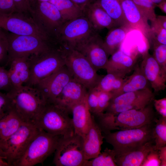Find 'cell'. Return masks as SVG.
Masks as SVG:
<instances>
[{"label": "cell", "mask_w": 166, "mask_h": 166, "mask_svg": "<svg viewBox=\"0 0 166 166\" xmlns=\"http://www.w3.org/2000/svg\"><path fill=\"white\" fill-rule=\"evenodd\" d=\"M153 101L144 107L113 114L104 112L92 115L102 133L138 128L154 122L156 118Z\"/></svg>", "instance_id": "obj_1"}, {"label": "cell", "mask_w": 166, "mask_h": 166, "mask_svg": "<svg viewBox=\"0 0 166 166\" xmlns=\"http://www.w3.org/2000/svg\"><path fill=\"white\" fill-rule=\"evenodd\" d=\"M70 113L56 102L45 103L34 124L38 129L53 135H72L74 132Z\"/></svg>", "instance_id": "obj_2"}, {"label": "cell", "mask_w": 166, "mask_h": 166, "mask_svg": "<svg viewBox=\"0 0 166 166\" xmlns=\"http://www.w3.org/2000/svg\"><path fill=\"white\" fill-rule=\"evenodd\" d=\"M154 124L155 121L138 128L110 132L103 135L106 141L112 146L116 157L118 156L136 149L153 140Z\"/></svg>", "instance_id": "obj_3"}, {"label": "cell", "mask_w": 166, "mask_h": 166, "mask_svg": "<svg viewBox=\"0 0 166 166\" xmlns=\"http://www.w3.org/2000/svg\"><path fill=\"white\" fill-rule=\"evenodd\" d=\"M12 106L23 122L34 124L45 104L36 88L22 85L7 93Z\"/></svg>", "instance_id": "obj_4"}, {"label": "cell", "mask_w": 166, "mask_h": 166, "mask_svg": "<svg viewBox=\"0 0 166 166\" xmlns=\"http://www.w3.org/2000/svg\"><path fill=\"white\" fill-rule=\"evenodd\" d=\"M29 13L39 29L53 42L57 39L65 21L55 6L49 2L29 0Z\"/></svg>", "instance_id": "obj_5"}, {"label": "cell", "mask_w": 166, "mask_h": 166, "mask_svg": "<svg viewBox=\"0 0 166 166\" xmlns=\"http://www.w3.org/2000/svg\"><path fill=\"white\" fill-rule=\"evenodd\" d=\"M30 76L25 85L34 87L41 81L65 65L60 46L29 56Z\"/></svg>", "instance_id": "obj_6"}, {"label": "cell", "mask_w": 166, "mask_h": 166, "mask_svg": "<svg viewBox=\"0 0 166 166\" xmlns=\"http://www.w3.org/2000/svg\"><path fill=\"white\" fill-rule=\"evenodd\" d=\"M61 136L38 129L15 166H33L43 163L54 152Z\"/></svg>", "instance_id": "obj_7"}, {"label": "cell", "mask_w": 166, "mask_h": 166, "mask_svg": "<svg viewBox=\"0 0 166 166\" xmlns=\"http://www.w3.org/2000/svg\"><path fill=\"white\" fill-rule=\"evenodd\" d=\"M65 65L73 78L82 84L88 90L95 87L103 76L99 75L87 59L78 51L61 46Z\"/></svg>", "instance_id": "obj_8"}, {"label": "cell", "mask_w": 166, "mask_h": 166, "mask_svg": "<svg viewBox=\"0 0 166 166\" xmlns=\"http://www.w3.org/2000/svg\"><path fill=\"white\" fill-rule=\"evenodd\" d=\"M98 33L83 15L64 23L60 31L57 42L61 46L77 50Z\"/></svg>", "instance_id": "obj_9"}, {"label": "cell", "mask_w": 166, "mask_h": 166, "mask_svg": "<svg viewBox=\"0 0 166 166\" xmlns=\"http://www.w3.org/2000/svg\"><path fill=\"white\" fill-rule=\"evenodd\" d=\"M53 163L56 166H84L85 160L83 138L74 133L61 136L54 152Z\"/></svg>", "instance_id": "obj_10"}, {"label": "cell", "mask_w": 166, "mask_h": 166, "mask_svg": "<svg viewBox=\"0 0 166 166\" xmlns=\"http://www.w3.org/2000/svg\"><path fill=\"white\" fill-rule=\"evenodd\" d=\"M6 35L8 57L7 65L15 58L30 56L57 46L49 41L35 36L18 35L7 31Z\"/></svg>", "instance_id": "obj_11"}, {"label": "cell", "mask_w": 166, "mask_h": 166, "mask_svg": "<svg viewBox=\"0 0 166 166\" xmlns=\"http://www.w3.org/2000/svg\"><path fill=\"white\" fill-rule=\"evenodd\" d=\"M38 129L31 123L23 122L18 130L0 146L11 166L22 157Z\"/></svg>", "instance_id": "obj_12"}, {"label": "cell", "mask_w": 166, "mask_h": 166, "mask_svg": "<svg viewBox=\"0 0 166 166\" xmlns=\"http://www.w3.org/2000/svg\"><path fill=\"white\" fill-rule=\"evenodd\" d=\"M0 28L14 34L35 36L54 43L39 29L29 13L15 11L0 14Z\"/></svg>", "instance_id": "obj_13"}, {"label": "cell", "mask_w": 166, "mask_h": 166, "mask_svg": "<svg viewBox=\"0 0 166 166\" xmlns=\"http://www.w3.org/2000/svg\"><path fill=\"white\" fill-rule=\"evenodd\" d=\"M155 93L149 88L113 97L104 112L115 114L132 109L143 108L152 102Z\"/></svg>", "instance_id": "obj_14"}, {"label": "cell", "mask_w": 166, "mask_h": 166, "mask_svg": "<svg viewBox=\"0 0 166 166\" xmlns=\"http://www.w3.org/2000/svg\"><path fill=\"white\" fill-rule=\"evenodd\" d=\"M73 78L65 65L41 81L34 87L38 90L45 103H54L65 86Z\"/></svg>", "instance_id": "obj_15"}, {"label": "cell", "mask_w": 166, "mask_h": 166, "mask_svg": "<svg viewBox=\"0 0 166 166\" xmlns=\"http://www.w3.org/2000/svg\"><path fill=\"white\" fill-rule=\"evenodd\" d=\"M140 68L149 82L154 93L164 90L166 88V72L152 55L146 50L142 54Z\"/></svg>", "instance_id": "obj_16"}, {"label": "cell", "mask_w": 166, "mask_h": 166, "mask_svg": "<svg viewBox=\"0 0 166 166\" xmlns=\"http://www.w3.org/2000/svg\"><path fill=\"white\" fill-rule=\"evenodd\" d=\"M103 40L99 33L94 35L77 50L82 54L97 71L105 69L108 55L103 46Z\"/></svg>", "instance_id": "obj_17"}, {"label": "cell", "mask_w": 166, "mask_h": 166, "mask_svg": "<svg viewBox=\"0 0 166 166\" xmlns=\"http://www.w3.org/2000/svg\"><path fill=\"white\" fill-rule=\"evenodd\" d=\"M128 26L132 30L140 31L148 40L150 27L132 0H119Z\"/></svg>", "instance_id": "obj_18"}, {"label": "cell", "mask_w": 166, "mask_h": 166, "mask_svg": "<svg viewBox=\"0 0 166 166\" xmlns=\"http://www.w3.org/2000/svg\"><path fill=\"white\" fill-rule=\"evenodd\" d=\"M88 90L82 84L73 78L65 86L55 102L71 113V107L86 97Z\"/></svg>", "instance_id": "obj_19"}, {"label": "cell", "mask_w": 166, "mask_h": 166, "mask_svg": "<svg viewBox=\"0 0 166 166\" xmlns=\"http://www.w3.org/2000/svg\"><path fill=\"white\" fill-rule=\"evenodd\" d=\"M74 133L83 138L92 122V116L87 105L86 97L74 105L71 108Z\"/></svg>", "instance_id": "obj_20"}, {"label": "cell", "mask_w": 166, "mask_h": 166, "mask_svg": "<svg viewBox=\"0 0 166 166\" xmlns=\"http://www.w3.org/2000/svg\"><path fill=\"white\" fill-rule=\"evenodd\" d=\"M92 116L91 124L83 138V149L86 160L95 158L100 153L104 138L100 128Z\"/></svg>", "instance_id": "obj_21"}, {"label": "cell", "mask_w": 166, "mask_h": 166, "mask_svg": "<svg viewBox=\"0 0 166 166\" xmlns=\"http://www.w3.org/2000/svg\"><path fill=\"white\" fill-rule=\"evenodd\" d=\"M83 13L94 29L98 32L105 28L109 30L117 27L104 10L96 2L87 6L83 10Z\"/></svg>", "instance_id": "obj_22"}, {"label": "cell", "mask_w": 166, "mask_h": 166, "mask_svg": "<svg viewBox=\"0 0 166 166\" xmlns=\"http://www.w3.org/2000/svg\"><path fill=\"white\" fill-rule=\"evenodd\" d=\"M137 65L135 58L119 49L111 55L105 69L107 73H113L124 77L134 70Z\"/></svg>", "instance_id": "obj_23"}, {"label": "cell", "mask_w": 166, "mask_h": 166, "mask_svg": "<svg viewBox=\"0 0 166 166\" xmlns=\"http://www.w3.org/2000/svg\"><path fill=\"white\" fill-rule=\"evenodd\" d=\"M29 56L15 58L9 63L10 78L13 88L19 87L28 82L30 76Z\"/></svg>", "instance_id": "obj_24"}, {"label": "cell", "mask_w": 166, "mask_h": 166, "mask_svg": "<svg viewBox=\"0 0 166 166\" xmlns=\"http://www.w3.org/2000/svg\"><path fill=\"white\" fill-rule=\"evenodd\" d=\"M154 144V140H152L136 149L116 156V164L118 166H141Z\"/></svg>", "instance_id": "obj_25"}, {"label": "cell", "mask_w": 166, "mask_h": 166, "mask_svg": "<svg viewBox=\"0 0 166 166\" xmlns=\"http://www.w3.org/2000/svg\"><path fill=\"white\" fill-rule=\"evenodd\" d=\"M134 70L133 73L130 76L124 78L121 87L113 93V97L150 88L149 82L137 64Z\"/></svg>", "instance_id": "obj_26"}, {"label": "cell", "mask_w": 166, "mask_h": 166, "mask_svg": "<svg viewBox=\"0 0 166 166\" xmlns=\"http://www.w3.org/2000/svg\"><path fill=\"white\" fill-rule=\"evenodd\" d=\"M132 30L129 27L121 26L109 30L103 40V46L109 55L120 49L127 34Z\"/></svg>", "instance_id": "obj_27"}, {"label": "cell", "mask_w": 166, "mask_h": 166, "mask_svg": "<svg viewBox=\"0 0 166 166\" xmlns=\"http://www.w3.org/2000/svg\"><path fill=\"white\" fill-rule=\"evenodd\" d=\"M23 122L12 106L10 111L0 119V144L14 134Z\"/></svg>", "instance_id": "obj_28"}, {"label": "cell", "mask_w": 166, "mask_h": 166, "mask_svg": "<svg viewBox=\"0 0 166 166\" xmlns=\"http://www.w3.org/2000/svg\"><path fill=\"white\" fill-rule=\"evenodd\" d=\"M94 2H97L101 6L113 20L117 26H129L119 0H95Z\"/></svg>", "instance_id": "obj_29"}, {"label": "cell", "mask_w": 166, "mask_h": 166, "mask_svg": "<svg viewBox=\"0 0 166 166\" xmlns=\"http://www.w3.org/2000/svg\"><path fill=\"white\" fill-rule=\"evenodd\" d=\"M64 20L67 21L83 15V10L71 0H51Z\"/></svg>", "instance_id": "obj_30"}, {"label": "cell", "mask_w": 166, "mask_h": 166, "mask_svg": "<svg viewBox=\"0 0 166 166\" xmlns=\"http://www.w3.org/2000/svg\"><path fill=\"white\" fill-rule=\"evenodd\" d=\"M124 77L113 73H107L103 76L95 87L99 91L113 93L119 89Z\"/></svg>", "instance_id": "obj_31"}, {"label": "cell", "mask_w": 166, "mask_h": 166, "mask_svg": "<svg viewBox=\"0 0 166 166\" xmlns=\"http://www.w3.org/2000/svg\"><path fill=\"white\" fill-rule=\"evenodd\" d=\"M114 150L106 148L96 157L85 161L84 166H117Z\"/></svg>", "instance_id": "obj_32"}, {"label": "cell", "mask_w": 166, "mask_h": 166, "mask_svg": "<svg viewBox=\"0 0 166 166\" xmlns=\"http://www.w3.org/2000/svg\"><path fill=\"white\" fill-rule=\"evenodd\" d=\"M153 134L155 144L154 148L158 150L166 146V118L160 117L155 121Z\"/></svg>", "instance_id": "obj_33"}, {"label": "cell", "mask_w": 166, "mask_h": 166, "mask_svg": "<svg viewBox=\"0 0 166 166\" xmlns=\"http://www.w3.org/2000/svg\"><path fill=\"white\" fill-rule=\"evenodd\" d=\"M143 15L148 21L156 18L155 12L156 5L152 0H132Z\"/></svg>", "instance_id": "obj_34"}, {"label": "cell", "mask_w": 166, "mask_h": 166, "mask_svg": "<svg viewBox=\"0 0 166 166\" xmlns=\"http://www.w3.org/2000/svg\"><path fill=\"white\" fill-rule=\"evenodd\" d=\"M150 36L148 41L166 45V29L164 28L156 19L151 22Z\"/></svg>", "instance_id": "obj_35"}, {"label": "cell", "mask_w": 166, "mask_h": 166, "mask_svg": "<svg viewBox=\"0 0 166 166\" xmlns=\"http://www.w3.org/2000/svg\"><path fill=\"white\" fill-rule=\"evenodd\" d=\"M153 49V56L162 68L166 72V45L158 42L151 43Z\"/></svg>", "instance_id": "obj_36"}, {"label": "cell", "mask_w": 166, "mask_h": 166, "mask_svg": "<svg viewBox=\"0 0 166 166\" xmlns=\"http://www.w3.org/2000/svg\"><path fill=\"white\" fill-rule=\"evenodd\" d=\"M99 90L95 87L88 90L86 101L89 111L92 115L97 114Z\"/></svg>", "instance_id": "obj_37"}, {"label": "cell", "mask_w": 166, "mask_h": 166, "mask_svg": "<svg viewBox=\"0 0 166 166\" xmlns=\"http://www.w3.org/2000/svg\"><path fill=\"white\" fill-rule=\"evenodd\" d=\"M113 96L112 93L99 90L98 109L97 114L104 112Z\"/></svg>", "instance_id": "obj_38"}, {"label": "cell", "mask_w": 166, "mask_h": 166, "mask_svg": "<svg viewBox=\"0 0 166 166\" xmlns=\"http://www.w3.org/2000/svg\"><path fill=\"white\" fill-rule=\"evenodd\" d=\"M13 88L8 70L0 65V90L6 91L7 93Z\"/></svg>", "instance_id": "obj_39"}, {"label": "cell", "mask_w": 166, "mask_h": 166, "mask_svg": "<svg viewBox=\"0 0 166 166\" xmlns=\"http://www.w3.org/2000/svg\"><path fill=\"white\" fill-rule=\"evenodd\" d=\"M11 100L7 93L0 91V119L3 117L12 109Z\"/></svg>", "instance_id": "obj_40"}, {"label": "cell", "mask_w": 166, "mask_h": 166, "mask_svg": "<svg viewBox=\"0 0 166 166\" xmlns=\"http://www.w3.org/2000/svg\"><path fill=\"white\" fill-rule=\"evenodd\" d=\"M158 150L153 148L147 155L141 166H160Z\"/></svg>", "instance_id": "obj_41"}, {"label": "cell", "mask_w": 166, "mask_h": 166, "mask_svg": "<svg viewBox=\"0 0 166 166\" xmlns=\"http://www.w3.org/2000/svg\"><path fill=\"white\" fill-rule=\"evenodd\" d=\"M6 34L0 36V65L3 64L7 65L8 61L7 43Z\"/></svg>", "instance_id": "obj_42"}, {"label": "cell", "mask_w": 166, "mask_h": 166, "mask_svg": "<svg viewBox=\"0 0 166 166\" xmlns=\"http://www.w3.org/2000/svg\"><path fill=\"white\" fill-rule=\"evenodd\" d=\"M15 11L13 0H0V14H9Z\"/></svg>", "instance_id": "obj_43"}, {"label": "cell", "mask_w": 166, "mask_h": 166, "mask_svg": "<svg viewBox=\"0 0 166 166\" xmlns=\"http://www.w3.org/2000/svg\"><path fill=\"white\" fill-rule=\"evenodd\" d=\"M153 105L160 116L166 118V97L158 100L155 99L153 101Z\"/></svg>", "instance_id": "obj_44"}, {"label": "cell", "mask_w": 166, "mask_h": 166, "mask_svg": "<svg viewBox=\"0 0 166 166\" xmlns=\"http://www.w3.org/2000/svg\"><path fill=\"white\" fill-rule=\"evenodd\" d=\"M16 11L29 13V0H13Z\"/></svg>", "instance_id": "obj_45"}, {"label": "cell", "mask_w": 166, "mask_h": 166, "mask_svg": "<svg viewBox=\"0 0 166 166\" xmlns=\"http://www.w3.org/2000/svg\"><path fill=\"white\" fill-rule=\"evenodd\" d=\"M160 166H166V146L162 147L158 150Z\"/></svg>", "instance_id": "obj_46"}, {"label": "cell", "mask_w": 166, "mask_h": 166, "mask_svg": "<svg viewBox=\"0 0 166 166\" xmlns=\"http://www.w3.org/2000/svg\"><path fill=\"white\" fill-rule=\"evenodd\" d=\"M83 10L90 3L93 2L95 0H71Z\"/></svg>", "instance_id": "obj_47"}, {"label": "cell", "mask_w": 166, "mask_h": 166, "mask_svg": "<svg viewBox=\"0 0 166 166\" xmlns=\"http://www.w3.org/2000/svg\"><path fill=\"white\" fill-rule=\"evenodd\" d=\"M0 166H11L7 161L6 156L0 146Z\"/></svg>", "instance_id": "obj_48"}, {"label": "cell", "mask_w": 166, "mask_h": 166, "mask_svg": "<svg viewBox=\"0 0 166 166\" xmlns=\"http://www.w3.org/2000/svg\"><path fill=\"white\" fill-rule=\"evenodd\" d=\"M156 20L164 29H166V16L159 15L156 16Z\"/></svg>", "instance_id": "obj_49"}, {"label": "cell", "mask_w": 166, "mask_h": 166, "mask_svg": "<svg viewBox=\"0 0 166 166\" xmlns=\"http://www.w3.org/2000/svg\"><path fill=\"white\" fill-rule=\"evenodd\" d=\"M156 6L159 8L163 12L166 14V0H164L156 5Z\"/></svg>", "instance_id": "obj_50"}, {"label": "cell", "mask_w": 166, "mask_h": 166, "mask_svg": "<svg viewBox=\"0 0 166 166\" xmlns=\"http://www.w3.org/2000/svg\"><path fill=\"white\" fill-rule=\"evenodd\" d=\"M6 31L0 28V36L5 35L6 33Z\"/></svg>", "instance_id": "obj_51"}, {"label": "cell", "mask_w": 166, "mask_h": 166, "mask_svg": "<svg viewBox=\"0 0 166 166\" xmlns=\"http://www.w3.org/2000/svg\"><path fill=\"white\" fill-rule=\"evenodd\" d=\"M165 0H152V1L156 5H157L160 2Z\"/></svg>", "instance_id": "obj_52"}, {"label": "cell", "mask_w": 166, "mask_h": 166, "mask_svg": "<svg viewBox=\"0 0 166 166\" xmlns=\"http://www.w3.org/2000/svg\"><path fill=\"white\" fill-rule=\"evenodd\" d=\"M37 0V1H40V2H49V1H51V0Z\"/></svg>", "instance_id": "obj_53"}]
</instances>
